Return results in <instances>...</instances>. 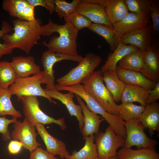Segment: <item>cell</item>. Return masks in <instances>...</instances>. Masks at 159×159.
<instances>
[{"label":"cell","mask_w":159,"mask_h":159,"mask_svg":"<svg viewBox=\"0 0 159 159\" xmlns=\"http://www.w3.org/2000/svg\"><path fill=\"white\" fill-rule=\"evenodd\" d=\"M86 91L107 112L119 116L120 108L114 100L110 93L104 83L100 70L95 71L83 83Z\"/></svg>","instance_id":"277c9868"},{"label":"cell","mask_w":159,"mask_h":159,"mask_svg":"<svg viewBox=\"0 0 159 159\" xmlns=\"http://www.w3.org/2000/svg\"><path fill=\"white\" fill-rule=\"evenodd\" d=\"M105 9L109 19L113 26L122 19L129 12L124 0H111Z\"/></svg>","instance_id":"f1b7e54d"},{"label":"cell","mask_w":159,"mask_h":159,"mask_svg":"<svg viewBox=\"0 0 159 159\" xmlns=\"http://www.w3.org/2000/svg\"><path fill=\"white\" fill-rule=\"evenodd\" d=\"M118 159H159L155 148L133 150L123 147L117 153Z\"/></svg>","instance_id":"d4e9b609"},{"label":"cell","mask_w":159,"mask_h":159,"mask_svg":"<svg viewBox=\"0 0 159 159\" xmlns=\"http://www.w3.org/2000/svg\"><path fill=\"white\" fill-rule=\"evenodd\" d=\"M119 106L120 110L118 116L125 121L132 119L138 120L145 107L138 105L132 102L122 103Z\"/></svg>","instance_id":"4dcf8cb0"},{"label":"cell","mask_w":159,"mask_h":159,"mask_svg":"<svg viewBox=\"0 0 159 159\" xmlns=\"http://www.w3.org/2000/svg\"><path fill=\"white\" fill-rule=\"evenodd\" d=\"M152 30L151 22L148 26L143 28L121 36L120 42L125 44L135 46L143 52L151 46Z\"/></svg>","instance_id":"e0dca14e"},{"label":"cell","mask_w":159,"mask_h":159,"mask_svg":"<svg viewBox=\"0 0 159 159\" xmlns=\"http://www.w3.org/2000/svg\"><path fill=\"white\" fill-rule=\"evenodd\" d=\"M28 4L26 0H4L2 1V7L10 16L25 20L23 12Z\"/></svg>","instance_id":"836d02e7"},{"label":"cell","mask_w":159,"mask_h":159,"mask_svg":"<svg viewBox=\"0 0 159 159\" xmlns=\"http://www.w3.org/2000/svg\"><path fill=\"white\" fill-rule=\"evenodd\" d=\"M159 45H151L142 52L144 68L141 73L147 78L156 83L159 81Z\"/></svg>","instance_id":"5bb4252c"},{"label":"cell","mask_w":159,"mask_h":159,"mask_svg":"<svg viewBox=\"0 0 159 159\" xmlns=\"http://www.w3.org/2000/svg\"><path fill=\"white\" fill-rule=\"evenodd\" d=\"M12 22L14 32L4 34L1 38L4 43L13 49H19L29 54L42 35L41 20L37 19L29 21L18 19Z\"/></svg>","instance_id":"7a4b0ae2"},{"label":"cell","mask_w":159,"mask_h":159,"mask_svg":"<svg viewBox=\"0 0 159 159\" xmlns=\"http://www.w3.org/2000/svg\"><path fill=\"white\" fill-rule=\"evenodd\" d=\"M29 159H59L48 153L46 150L40 147L38 148L30 153Z\"/></svg>","instance_id":"60d3db41"},{"label":"cell","mask_w":159,"mask_h":159,"mask_svg":"<svg viewBox=\"0 0 159 159\" xmlns=\"http://www.w3.org/2000/svg\"><path fill=\"white\" fill-rule=\"evenodd\" d=\"M35 127L46 145V150L50 154L54 156L58 155L61 158L65 159L70 155L65 143L50 135L44 125L38 123Z\"/></svg>","instance_id":"9a60e30c"},{"label":"cell","mask_w":159,"mask_h":159,"mask_svg":"<svg viewBox=\"0 0 159 159\" xmlns=\"http://www.w3.org/2000/svg\"><path fill=\"white\" fill-rule=\"evenodd\" d=\"M83 57L81 55L56 53L49 50L42 54L41 61L44 68L42 84L46 85L45 89L49 90H56L55 84L54 72L53 67L57 62L63 60H69L80 62Z\"/></svg>","instance_id":"9c48e42d"},{"label":"cell","mask_w":159,"mask_h":159,"mask_svg":"<svg viewBox=\"0 0 159 159\" xmlns=\"http://www.w3.org/2000/svg\"><path fill=\"white\" fill-rule=\"evenodd\" d=\"M66 22L71 23L78 31L85 28H88L92 23L88 18L76 11L64 18Z\"/></svg>","instance_id":"8d00e7d4"},{"label":"cell","mask_w":159,"mask_h":159,"mask_svg":"<svg viewBox=\"0 0 159 159\" xmlns=\"http://www.w3.org/2000/svg\"><path fill=\"white\" fill-rule=\"evenodd\" d=\"M138 49L130 45H126L120 42L112 53L108 54L104 64L101 67L102 73L107 70L115 71L117 64L123 57L129 53Z\"/></svg>","instance_id":"7402d4cb"},{"label":"cell","mask_w":159,"mask_h":159,"mask_svg":"<svg viewBox=\"0 0 159 159\" xmlns=\"http://www.w3.org/2000/svg\"><path fill=\"white\" fill-rule=\"evenodd\" d=\"M10 63L17 78L29 77L41 72L40 67L36 64L32 56H14Z\"/></svg>","instance_id":"ac0fdd59"},{"label":"cell","mask_w":159,"mask_h":159,"mask_svg":"<svg viewBox=\"0 0 159 159\" xmlns=\"http://www.w3.org/2000/svg\"><path fill=\"white\" fill-rule=\"evenodd\" d=\"M149 93V90L141 86L126 84L120 101L122 103L137 102L145 106Z\"/></svg>","instance_id":"603a6c76"},{"label":"cell","mask_w":159,"mask_h":159,"mask_svg":"<svg viewBox=\"0 0 159 159\" xmlns=\"http://www.w3.org/2000/svg\"><path fill=\"white\" fill-rule=\"evenodd\" d=\"M115 72L119 79L126 84L138 85L150 90L155 83L146 77L141 73L120 68L117 66Z\"/></svg>","instance_id":"44dd1931"},{"label":"cell","mask_w":159,"mask_h":159,"mask_svg":"<svg viewBox=\"0 0 159 159\" xmlns=\"http://www.w3.org/2000/svg\"><path fill=\"white\" fill-rule=\"evenodd\" d=\"M43 76V71L27 77L18 78L11 85L9 89L11 95H15L17 100L20 101L23 96H40L47 99L50 103L57 102L48 96L41 86Z\"/></svg>","instance_id":"8992f818"},{"label":"cell","mask_w":159,"mask_h":159,"mask_svg":"<svg viewBox=\"0 0 159 159\" xmlns=\"http://www.w3.org/2000/svg\"><path fill=\"white\" fill-rule=\"evenodd\" d=\"M17 121V118H16L9 119L5 117H0V133L2 134L3 140L7 141L10 139L11 136L8 126L10 123H15Z\"/></svg>","instance_id":"f35d334b"},{"label":"cell","mask_w":159,"mask_h":159,"mask_svg":"<svg viewBox=\"0 0 159 159\" xmlns=\"http://www.w3.org/2000/svg\"><path fill=\"white\" fill-rule=\"evenodd\" d=\"M109 159H118L117 155L114 157L111 158Z\"/></svg>","instance_id":"f6af8a7d"},{"label":"cell","mask_w":159,"mask_h":159,"mask_svg":"<svg viewBox=\"0 0 159 159\" xmlns=\"http://www.w3.org/2000/svg\"><path fill=\"white\" fill-rule=\"evenodd\" d=\"M149 94L147 100V104L157 102L159 99V81L155 83L154 88L149 90Z\"/></svg>","instance_id":"b9f144b4"},{"label":"cell","mask_w":159,"mask_h":159,"mask_svg":"<svg viewBox=\"0 0 159 159\" xmlns=\"http://www.w3.org/2000/svg\"><path fill=\"white\" fill-rule=\"evenodd\" d=\"M95 141L100 159H109L116 156L117 150L124 146L125 139L117 135L109 125L104 132L95 135Z\"/></svg>","instance_id":"ba28073f"},{"label":"cell","mask_w":159,"mask_h":159,"mask_svg":"<svg viewBox=\"0 0 159 159\" xmlns=\"http://www.w3.org/2000/svg\"><path fill=\"white\" fill-rule=\"evenodd\" d=\"M102 60L100 57L92 52L87 53L77 66L57 79V84L69 86L83 83L93 74Z\"/></svg>","instance_id":"5b68a950"},{"label":"cell","mask_w":159,"mask_h":159,"mask_svg":"<svg viewBox=\"0 0 159 159\" xmlns=\"http://www.w3.org/2000/svg\"><path fill=\"white\" fill-rule=\"evenodd\" d=\"M150 16L152 30L151 44L159 45V1L150 0Z\"/></svg>","instance_id":"1f68e13d"},{"label":"cell","mask_w":159,"mask_h":159,"mask_svg":"<svg viewBox=\"0 0 159 159\" xmlns=\"http://www.w3.org/2000/svg\"><path fill=\"white\" fill-rule=\"evenodd\" d=\"M35 7L28 3L25 6L23 12L25 20L32 21L36 19L34 15Z\"/></svg>","instance_id":"7bdbcfd3"},{"label":"cell","mask_w":159,"mask_h":159,"mask_svg":"<svg viewBox=\"0 0 159 159\" xmlns=\"http://www.w3.org/2000/svg\"><path fill=\"white\" fill-rule=\"evenodd\" d=\"M42 35L50 37L55 32L58 36L52 37L48 43L43 42L48 50L56 53H65L75 56L78 54L77 40L78 31L69 22L63 25L54 23L49 18L47 23L41 26Z\"/></svg>","instance_id":"6da1fadb"},{"label":"cell","mask_w":159,"mask_h":159,"mask_svg":"<svg viewBox=\"0 0 159 159\" xmlns=\"http://www.w3.org/2000/svg\"><path fill=\"white\" fill-rule=\"evenodd\" d=\"M119 67L141 73L144 68L142 52L139 49L125 55L118 62Z\"/></svg>","instance_id":"83f0119b"},{"label":"cell","mask_w":159,"mask_h":159,"mask_svg":"<svg viewBox=\"0 0 159 159\" xmlns=\"http://www.w3.org/2000/svg\"><path fill=\"white\" fill-rule=\"evenodd\" d=\"M76 11L94 23L113 27L106 14L105 8L100 5L80 0Z\"/></svg>","instance_id":"2e32d148"},{"label":"cell","mask_w":159,"mask_h":159,"mask_svg":"<svg viewBox=\"0 0 159 159\" xmlns=\"http://www.w3.org/2000/svg\"><path fill=\"white\" fill-rule=\"evenodd\" d=\"M125 122L126 136L124 147L130 148L135 146L138 149L155 148L158 144L157 140L147 135L143 126L138 120L132 119Z\"/></svg>","instance_id":"30bf717a"},{"label":"cell","mask_w":159,"mask_h":159,"mask_svg":"<svg viewBox=\"0 0 159 159\" xmlns=\"http://www.w3.org/2000/svg\"><path fill=\"white\" fill-rule=\"evenodd\" d=\"M17 78L10 62L0 61V87L8 89Z\"/></svg>","instance_id":"d6a6232c"},{"label":"cell","mask_w":159,"mask_h":159,"mask_svg":"<svg viewBox=\"0 0 159 159\" xmlns=\"http://www.w3.org/2000/svg\"><path fill=\"white\" fill-rule=\"evenodd\" d=\"M138 120L144 129H148L150 137L152 138L155 131L159 132V104L157 102L147 104Z\"/></svg>","instance_id":"ffe728a7"},{"label":"cell","mask_w":159,"mask_h":159,"mask_svg":"<svg viewBox=\"0 0 159 159\" xmlns=\"http://www.w3.org/2000/svg\"><path fill=\"white\" fill-rule=\"evenodd\" d=\"M89 29L103 37L109 44L113 52L121 42V36L113 29V27L104 24L92 23Z\"/></svg>","instance_id":"484cf974"},{"label":"cell","mask_w":159,"mask_h":159,"mask_svg":"<svg viewBox=\"0 0 159 159\" xmlns=\"http://www.w3.org/2000/svg\"><path fill=\"white\" fill-rule=\"evenodd\" d=\"M104 82L115 102L120 100L126 84L118 77L115 71L107 70L102 73Z\"/></svg>","instance_id":"cb8c5ba5"},{"label":"cell","mask_w":159,"mask_h":159,"mask_svg":"<svg viewBox=\"0 0 159 159\" xmlns=\"http://www.w3.org/2000/svg\"><path fill=\"white\" fill-rule=\"evenodd\" d=\"M151 22V20L144 18L136 14L129 12L122 19L113 25V28L121 36L143 28Z\"/></svg>","instance_id":"4fadbf2b"},{"label":"cell","mask_w":159,"mask_h":159,"mask_svg":"<svg viewBox=\"0 0 159 159\" xmlns=\"http://www.w3.org/2000/svg\"><path fill=\"white\" fill-rule=\"evenodd\" d=\"M23 145L22 143L16 140H11L8 146V149L9 153L15 155L21 151Z\"/></svg>","instance_id":"ee69618b"},{"label":"cell","mask_w":159,"mask_h":159,"mask_svg":"<svg viewBox=\"0 0 159 159\" xmlns=\"http://www.w3.org/2000/svg\"><path fill=\"white\" fill-rule=\"evenodd\" d=\"M12 30L11 26L7 22L3 21L1 29L0 30V38L2 35L6 33H8ZM13 49L8 45L4 43H0V61L2 56L5 54H11Z\"/></svg>","instance_id":"74e56055"},{"label":"cell","mask_w":159,"mask_h":159,"mask_svg":"<svg viewBox=\"0 0 159 159\" xmlns=\"http://www.w3.org/2000/svg\"><path fill=\"white\" fill-rule=\"evenodd\" d=\"M23 105V111L25 118L33 127L38 123L50 124L55 123L59 125L64 130L67 127L64 117L57 119L45 114L41 109L37 97L36 96H23L21 100Z\"/></svg>","instance_id":"52a82bcc"},{"label":"cell","mask_w":159,"mask_h":159,"mask_svg":"<svg viewBox=\"0 0 159 159\" xmlns=\"http://www.w3.org/2000/svg\"><path fill=\"white\" fill-rule=\"evenodd\" d=\"M129 11L145 19L150 20V0H124Z\"/></svg>","instance_id":"e575fe53"},{"label":"cell","mask_w":159,"mask_h":159,"mask_svg":"<svg viewBox=\"0 0 159 159\" xmlns=\"http://www.w3.org/2000/svg\"><path fill=\"white\" fill-rule=\"evenodd\" d=\"M80 0H73L69 3L64 0H55V11L60 19L64 18L76 11Z\"/></svg>","instance_id":"d590c367"},{"label":"cell","mask_w":159,"mask_h":159,"mask_svg":"<svg viewBox=\"0 0 159 159\" xmlns=\"http://www.w3.org/2000/svg\"><path fill=\"white\" fill-rule=\"evenodd\" d=\"M13 123L14 130L11 136L14 140L21 142L23 146L30 153L40 146L36 140L35 127L32 126L26 119L25 118L23 122L17 120Z\"/></svg>","instance_id":"8fae6325"},{"label":"cell","mask_w":159,"mask_h":159,"mask_svg":"<svg viewBox=\"0 0 159 159\" xmlns=\"http://www.w3.org/2000/svg\"><path fill=\"white\" fill-rule=\"evenodd\" d=\"M95 138V135L83 138L85 140L83 147L78 151L74 150L66 159H100Z\"/></svg>","instance_id":"4316f807"},{"label":"cell","mask_w":159,"mask_h":159,"mask_svg":"<svg viewBox=\"0 0 159 159\" xmlns=\"http://www.w3.org/2000/svg\"><path fill=\"white\" fill-rule=\"evenodd\" d=\"M44 91L46 94L52 99L61 102L66 107L71 116H75L79 122L80 131L84 125V116L81 106L75 104L73 100L74 94L71 92L63 93L57 90H49L45 89Z\"/></svg>","instance_id":"7c38bea8"},{"label":"cell","mask_w":159,"mask_h":159,"mask_svg":"<svg viewBox=\"0 0 159 159\" xmlns=\"http://www.w3.org/2000/svg\"><path fill=\"white\" fill-rule=\"evenodd\" d=\"M11 95L9 88L0 87V116L8 115L13 118H21L22 115L20 112L16 110L12 104Z\"/></svg>","instance_id":"f546056e"},{"label":"cell","mask_w":159,"mask_h":159,"mask_svg":"<svg viewBox=\"0 0 159 159\" xmlns=\"http://www.w3.org/2000/svg\"><path fill=\"white\" fill-rule=\"evenodd\" d=\"M30 5L34 7L41 6L44 7L52 14L55 11V0H26Z\"/></svg>","instance_id":"ab89813d"},{"label":"cell","mask_w":159,"mask_h":159,"mask_svg":"<svg viewBox=\"0 0 159 159\" xmlns=\"http://www.w3.org/2000/svg\"><path fill=\"white\" fill-rule=\"evenodd\" d=\"M75 95L78 102L81 106L84 116V125L81 131L83 138L93 135H96L99 132L100 124L105 120L104 119L101 118V116L90 111L82 99L78 96Z\"/></svg>","instance_id":"d6986e66"},{"label":"cell","mask_w":159,"mask_h":159,"mask_svg":"<svg viewBox=\"0 0 159 159\" xmlns=\"http://www.w3.org/2000/svg\"><path fill=\"white\" fill-rule=\"evenodd\" d=\"M56 89L58 91L71 92L80 97L86 104L89 110L96 115H100L111 126L117 135L126 138L125 122L118 116L114 115L107 112L98 102L85 90L83 85L77 84L67 86L55 85Z\"/></svg>","instance_id":"3957f363"}]
</instances>
